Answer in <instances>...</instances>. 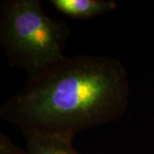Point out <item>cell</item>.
<instances>
[{
    "mask_svg": "<svg viewBox=\"0 0 154 154\" xmlns=\"http://www.w3.org/2000/svg\"><path fill=\"white\" fill-rule=\"evenodd\" d=\"M130 84L121 61L105 56L65 57L28 78L0 108L3 121L23 130L75 137L82 130L121 119Z\"/></svg>",
    "mask_w": 154,
    "mask_h": 154,
    "instance_id": "cell-1",
    "label": "cell"
},
{
    "mask_svg": "<svg viewBox=\"0 0 154 154\" xmlns=\"http://www.w3.org/2000/svg\"><path fill=\"white\" fill-rule=\"evenodd\" d=\"M69 33L66 22L50 17L40 0L1 1L0 43L9 65L28 78L66 57Z\"/></svg>",
    "mask_w": 154,
    "mask_h": 154,
    "instance_id": "cell-2",
    "label": "cell"
},
{
    "mask_svg": "<svg viewBox=\"0 0 154 154\" xmlns=\"http://www.w3.org/2000/svg\"><path fill=\"white\" fill-rule=\"evenodd\" d=\"M27 154H80L73 146L74 138L37 130L22 131Z\"/></svg>",
    "mask_w": 154,
    "mask_h": 154,
    "instance_id": "cell-3",
    "label": "cell"
},
{
    "mask_svg": "<svg viewBox=\"0 0 154 154\" xmlns=\"http://www.w3.org/2000/svg\"><path fill=\"white\" fill-rule=\"evenodd\" d=\"M49 3L57 12L78 20L94 18L117 8L113 0H50Z\"/></svg>",
    "mask_w": 154,
    "mask_h": 154,
    "instance_id": "cell-4",
    "label": "cell"
},
{
    "mask_svg": "<svg viewBox=\"0 0 154 154\" xmlns=\"http://www.w3.org/2000/svg\"><path fill=\"white\" fill-rule=\"evenodd\" d=\"M0 154H27V152L16 146L4 133H0Z\"/></svg>",
    "mask_w": 154,
    "mask_h": 154,
    "instance_id": "cell-5",
    "label": "cell"
}]
</instances>
